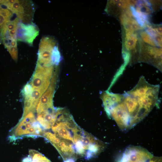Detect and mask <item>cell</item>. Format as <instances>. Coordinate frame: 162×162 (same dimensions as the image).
<instances>
[{"mask_svg": "<svg viewBox=\"0 0 162 162\" xmlns=\"http://www.w3.org/2000/svg\"><path fill=\"white\" fill-rule=\"evenodd\" d=\"M160 86L148 83L143 76H141L136 85L127 92L134 97L148 114L158 105Z\"/></svg>", "mask_w": 162, "mask_h": 162, "instance_id": "obj_1", "label": "cell"}, {"mask_svg": "<svg viewBox=\"0 0 162 162\" xmlns=\"http://www.w3.org/2000/svg\"><path fill=\"white\" fill-rule=\"evenodd\" d=\"M44 132L37 121L34 112L30 111L22 117L18 124L11 130L8 139L12 142L23 137L42 136Z\"/></svg>", "mask_w": 162, "mask_h": 162, "instance_id": "obj_2", "label": "cell"}, {"mask_svg": "<svg viewBox=\"0 0 162 162\" xmlns=\"http://www.w3.org/2000/svg\"><path fill=\"white\" fill-rule=\"evenodd\" d=\"M0 4L15 14L22 22L32 23L34 12V4L28 0H1Z\"/></svg>", "mask_w": 162, "mask_h": 162, "instance_id": "obj_3", "label": "cell"}, {"mask_svg": "<svg viewBox=\"0 0 162 162\" xmlns=\"http://www.w3.org/2000/svg\"><path fill=\"white\" fill-rule=\"evenodd\" d=\"M53 70V66L44 67L37 63L29 83L33 89H40L45 92L50 84Z\"/></svg>", "mask_w": 162, "mask_h": 162, "instance_id": "obj_4", "label": "cell"}, {"mask_svg": "<svg viewBox=\"0 0 162 162\" xmlns=\"http://www.w3.org/2000/svg\"><path fill=\"white\" fill-rule=\"evenodd\" d=\"M153 156L142 147L130 146L126 148L118 162H149Z\"/></svg>", "mask_w": 162, "mask_h": 162, "instance_id": "obj_5", "label": "cell"}, {"mask_svg": "<svg viewBox=\"0 0 162 162\" xmlns=\"http://www.w3.org/2000/svg\"><path fill=\"white\" fill-rule=\"evenodd\" d=\"M55 43L52 38L45 37L41 39L39 46L37 63L44 67L53 66L52 56Z\"/></svg>", "mask_w": 162, "mask_h": 162, "instance_id": "obj_6", "label": "cell"}, {"mask_svg": "<svg viewBox=\"0 0 162 162\" xmlns=\"http://www.w3.org/2000/svg\"><path fill=\"white\" fill-rule=\"evenodd\" d=\"M56 80V74L54 73L49 86L40 99L36 106L35 111H36L37 115L54 108L53 104V98Z\"/></svg>", "mask_w": 162, "mask_h": 162, "instance_id": "obj_7", "label": "cell"}, {"mask_svg": "<svg viewBox=\"0 0 162 162\" xmlns=\"http://www.w3.org/2000/svg\"><path fill=\"white\" fill-rule=\"evenodd\" d=\"M39 32L37 26L33 22L25 24L20 21L16 31L17 40L32 45L34 40L38 35Z\"/></svg>", "mask_w": 162, "mask_h": 162, "instance_id": "obj_8", "label": "cell"}, {"mask_svg": "<svg viewBox=\"0 0 162 162\" xmlns=\"http://www.w3.org/2000/svg\"><path fill=\"white\" fill-rule=\"evenodd\" d=\"M62 157L64 162L74 161L78 158L74 144L61 138L60 142L53 146Z\"/></svg>", "mask_w": 162, "mask_h": 162, "instance_id": "obj_9", "label": "cell"}, {"mask_svg": "<svg viewBox=\"0 0 162 162\" xmlns=\"http://www.w3.org/2000/svg\"><path fill=\"white\" fill-rule=\"evenodd\" d=\"M126 32L124 36V41L125 50H124L128 52L130 54V51L135 50L137 43V38L136 35L133 32L126 31Z\"/></svg>", "mask_w": 162, "mask_h": 162, "instance_id": "obj_10", "label": "cell"}, {"mask_svg": "<svg viewBox=\"0 0 162 162\" xmlns=\"http://www.w3.org/2000/svg\"><path fill=\"white\" fill-rule=\"evenodd\" d=\"M22 162H52L38 151L33 149L29 151V155L24 158Z\"/></svg>", "mask_w": 162, "mask_h": 162, "instance_id": "obj_11", "label": "cell"}, {"mask_svg": "<svg viewBox=\"0 0 162 162\" xmlns=\"http://www.w3.org/2000/svg\"><path fill=\"white\" fill-rule=\"evenodd\" d=\"M121 20L125 30L127 31L134 32L140 28L137 22L130 16L123 14L122 16Z\"/></svg>", "mask_w": 162, "mask_h": 162, "instance_id": "obj_12", "label": "cell"}, {"mask_svg": "<svg viewBox=\"0 0 162 162\" xmlns=\"http://www.w3.org/2000/svg\"><path fill=\"white\" fill-rule=\"evenodd\" d=\"M33 91V88L29 83L26 84L24 87L22 93L24 96H30Z\"/></svg>", "mask_w": 162, "mask_h": 162, "instance_id": "obj_13", "label": "cell"}, {"mask_svg": "<svg viewBox=\"0 0 162 162\" xmlns=\"http://www.w3.org/2000/svg\"><path fill=\"white\" fill-rule=\"evenodd\" d=\"M12 58L15 61H17L18 58V50L17 46L11 47L7 49Z\"/></svg>", "mask_w": 162, "mask_h": 162, "instance_id": "obj_14", "label": "cell"}, {"mask_svg": "<svg viewBox=\"0 0 162 162\" xmlns=\"http://www.w3.org/2000/svg\"><path fill=\"white\" fill-rule=\"evenodd\" d=\"M149 162H162V157L154 156Z\"/></svg>", "mask_w": 162, "mask_h": 162, "instance_id": "obj_15", "label": "cell"}]
</instances>
